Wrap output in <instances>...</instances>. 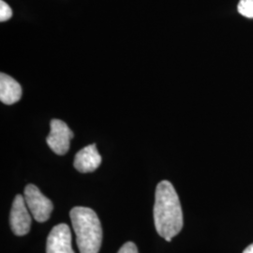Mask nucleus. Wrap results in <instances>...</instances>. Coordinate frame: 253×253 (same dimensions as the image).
Listing matches in <instances>:
<instances>
[{"label": "nucleus", "instance_id": "nucleus-1", "mask_svg": "<svg viewBox=\"0 0 253 253\" xmlns=\"http://www.w3.org/2000/svg\"><path fill=\"white\" fill-rule=\"evenodd\" d=\"M154 221L158 234L171 242L183 227V212L180 201L171 182H160L156 189Z\"/></svg>", "mask_w": 253, "mask_h": 253}, {"label": "nucleus", "instance_id": "nucleus-2", "mask_svg": "<svg viewBox=\"0 0 253 253\" xmlns=\"http://www.w3.org/2000/svg\"><path fill=\"white\" fill-rule=\"evenodd\" d=\"M70 216L80 253H99L102 229L96 212L89 208L76 207L71 210Z\"/></svg>", "mask_w": 253, "mask_h": 253}, {"label": "nucleus", "instance_id": "nucleus-3", "mask_svg": "<svg viewBox=\"0 0 253 253\" xmlns=\"http://www.w3.org/2000/svg\"><path fill=\"white\" fill-rule=\"evenodd\" d=\"M24 197L30 213L38 222H45L50 218L54 208L53 204L35 185H27L25 189Z\"/></svg>", "mask_w": 253, "mask_h": 253}, {"label": "nucleus", "instance_id": "nucleus-4", "mask_svg": "<svg viewBox=\"0 0 253 253\" xmlns=\"http://www.w3.org/2000/svg\"><path fill=\"white\" fill-rule=\"evenodd\" d=\"M51 131L47 137V145L57 155H65L70 149L73 132L68 125L59 119L51 121Z\"/></svg>", "mask_w": 253, "mask_h": 253}, {"label": "nucleus", "instance_id": "nucleus-5", "mask_svg": "<svg viewBox=\"0 0 253 253\" xmlns=\"http://www.w3.org/2000/svg\"><path fill=\"white\" fill-rule=\"evenodd\" d=\"M25 197L21 194L15 196L10 210L9 222L14 235L23 236L27 235L31 226V217L27 210Z\"/></svg>", "mask_w": 253, "mask_h": 253}, {"label": "nucleus", "instance_id": "nucleus-6", "mask_svg": "<svg viewBox=\"0 0 253 253\" xmlns=\"http://www.w3.org/2000/svg\"><path fill=\"white\" fill-rule=\"evenodd\" d=\"M46 253H74L71 229L65 223L54 226L48 235Z\"/></svg>", "mask_w": 253, "mask_h": 253}, {"label": "nucleus", "instance_id": "nucleus-7", "mask_svg": "<svg viewBox=\"0 0 253 253\" xmlns=\"http://www.w3.org/2000/svg\"><path fill=\"white\" fill-rule=\"evenodd\" d=\"M101 156L96 145L84 147L74 158V168L80 172H92L100 167Z\"/></svg>", "mask_w": 253, "mask_h": 253}, {"label": "nucleus", "instance_id": "nucleus-8", "mask_svg": "<svg viewBox=\"0 0 253 253\" xmlns=\"http://www.w3.org/2000/svg\"><path fill=\"white\" fill-rule=\"evenodd\" d=\"M22 97V87L17 81L5 73L0 74V100L7 105L16 103Z\"/></svg>", "mask_w": 253, "mask_h": 253}, {"label": "nucleus", "instance_id": "nucleus-9", "mask_svg": "<svg viewBox=\"0 0 253 253\" xmlns=\"http://www.w3.org/2000/svg\"><path fill=\"white\" fill-rule=\"evenodd\" d=\"M237 10L244 17L253 19V0H240Z\"/></svg>", "mask_w": 253, "mask_h": 253}, {"label": "nucleus", "instance_id": "nucleus-10", "mask_svg": "<svg viewBox=\"0 0 253 253\" xmlns=\"http://www.w3.org/2000/svg\"><path fill=\"white\" fill-rule=\"evenodd\" d=\"M11 16H12V10L10 9V7L5 1L1 0L0 1V21L6 22L11 18Z\"/></svg>", "mask_w": 253, "mask_h": 253}, {"label": "nucleus", "instance_id": "nucleus-11", "mask_svg": "<svg viewBox=\"0 0 253 253\" xmlns=\"http://www.w3.org/2000/svg\"><path fill=\"white\" fill-rule=\"evenodd\" d=\"M118 253H138V250L133 242H126L120 248Z\"/></svg>", "mask_w": 253, "mask_h": 253}, {"label": "nucleus", "instance_id": "nucleus-12", "mask_svg": "<svg viewBox=\"0 0 253 253\" xmlns=\"http://www.w3.org/2000/svg\"><path fill=\"white\" fill-rule=\"evenodd\" d=\"M243 253H253V243L250 245L246 250H245Z\"/></svg>", "mask_w": 253, "mask_h": 253}]
</instances>
